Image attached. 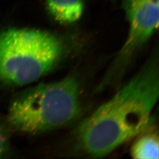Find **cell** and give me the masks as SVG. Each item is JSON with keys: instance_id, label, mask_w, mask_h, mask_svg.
<instances>
[{"instance_id": "cell-4", "label": "cell", "mask_w": 159, "mask_h": 159, "mask_svg": "<svg viewBox=\"0 0 159 159\" xmlns=\"http://www.w3.org/2000/svg\"><path fill=\"white\" fill-rule=\"evenodd\" d=\"M124 7L129 21V33L102 80V89L119 84L135 53L159 27L158 1L125 0Z\"/></svg>"}, {"instance_id": "cell-5", "label": "cell", "mask_w": 159, "mask_h": 159, "mask_svg": "<svg viewBox=\"0 0 159 159\" xmlns=\"http://www.w3.org/2000/svg\"><path fill=\"white\" fill-rule=\"evenodd\" d=\"M47 8L53 19L60 23L78 21L84 12L83 0H47Z\"/></svg>"}, {"instance_id": "cell-8", "label": "cell", "mask_w": 159, "mask_h": 159, "mask_svg": "<svg viewBox=\"0 0 159 159\" xmlns=\"http://www.w3.org/2000/svg\"><path fill=\"white\" fill-rule=\"evenodd\" d=\"M156 1H159V0H156Z\"/></svg>"}, {"instance_id": "cell-1", "label": "cell", "mask_w": 159, "mask_h": 159, "mask_svg": "<svg viewBox=\"0 0 159 159\" xmlns=\"http://www.w3.org/2000/svg\"><path fill=\"white\" fill-rule=\"evenodd\" d=\"M159 96V65L153 59L78 125V147L94 158L111 153L146 129Z\"/></svg>"}, {"instance_id": "cell-6", "label": "cell", "mask_w": 159, "mask_h": 159, "mask_svg": "<svg viewBox=\"0 0 159 159\" xmlns=\"http://www.w3.org/2000/svg\"><path fill=\"white\" fill-rule=\"evenodd\" d=\"M130 154L135 159H159L158 135L153 132L141 135L131 146Z\"/></svg>"}, {"instance_id": "cell-2", "label": "cell", "mask_w": 159, "mask_h": 159, "mask_svg": "<svg viewBox=\"0 0 159 159\" xmlns=\"http://www.w3.org/2000/svg\"><path fill=\"white\" fill-rule=\"evenodd\" d=\"M80 110L78 81L68 76L20 94L9 107L8 122L20 132L41 134L69 124Z\"/></svg>"}, {"instance_id": "cell-7", "label": "cell", "mask_w": 159, "mask_h": 159, "mask_svg": "<svg viewBox=\"0 0 159 159\" xmlns=\"http://www.w3.org/2000/svg\"><path fill=\"white\" fill-rule=\"evenodd\" d=\"M9 150V141L6 131L0 126V158L7 155Z\"/></svg>"}, {"instance_id": "cell-3", "label": "cell", "mask_w": 159, "mask_h": 159, "mask_svg": "<svg viewBox=\"0 0 159 159\" xmlns=\"http://www.w3.org/2000/svg\"><path fill=\"white\" fill-rule=\"evenodd\" d=\"M61 41L47 32L9 29L0 34V80L23 86L51 71L63 53Z\"/></svg>"}]
</instances>
